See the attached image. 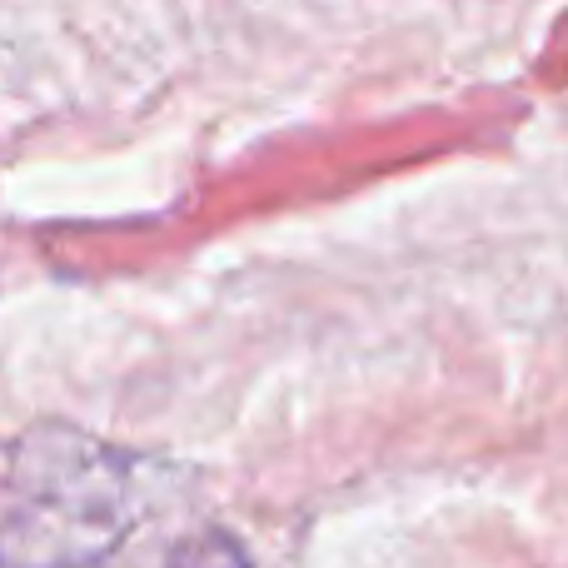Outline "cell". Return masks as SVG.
Listing matches in <instances>:
<instances>
[{"label": "cell", "mask_w": 568, "mask_h": 568, "mask_svg": "<svg viewBox=\"0 0 568 568\" xmlns=\"http://www.w3.org/2000/svg\"><path fill=\"white\" fill-rule=\"evenodd\" d=\"M165 568H255V564L240 549V539H230L225 529H205V534H195V539L175 544Z\"/></svg>", "instance_id": "cell-2"}, {"label": "cell", "mask_w": 568, "mask_h": 568, "mask_svg": "<svg viewBox=\"0 0 568 568\" xmlns=\"http://www.w3.org/2000/svg\"><path fill=\"white\" fill-rule=\"evenodd\" d=\"M140 494L120 454L55 434L26 444L16 509L0 519V568H95L125 544Z\"/></svg>", "instance_id": "cell-1"}]
</instances>
